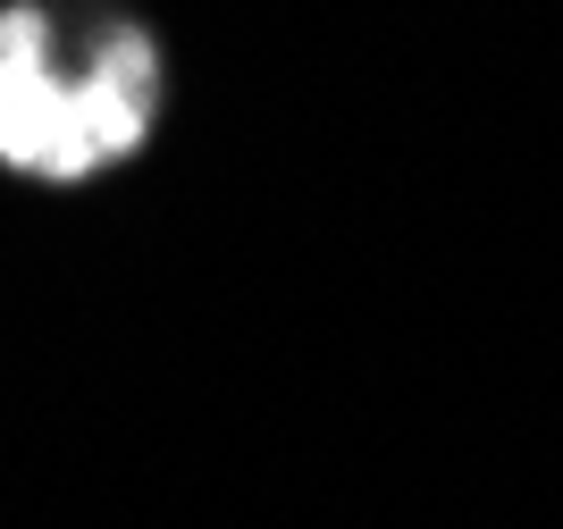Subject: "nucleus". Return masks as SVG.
<instances>
[{"instance_id": "obj_1", "label": "nucleus", "mask_w": 563, "mask_h": 529, "mask_svg": "<svg viewBox=\"0 0 563 529\" xmlns=\"http://www.w3.org/2000/svg\"><path fill=\"white\" fill-rule=\"evenodd\" d=\"M152 43L143 25H118L101 43L93 76L68 85L51 76V9L43 0H9L0 9V161L25 177L76 185L93 168L126 161L152 126Z\"/></svg>"}]
</instances>
